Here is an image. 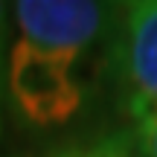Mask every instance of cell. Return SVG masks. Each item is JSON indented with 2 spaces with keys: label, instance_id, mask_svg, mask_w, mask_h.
Instances as JSON below:
<instances>
[{
  "label": "cell",
  "instance_id": "cell-6",
  "mask_svg": "<svg viewBox=\"0 0 157 157\" xmlns=\"http://www.w3.org/2000/svg\"><path fill=\"white\" fill-rule=\"evenodd\" d=\"M143 137H146L148 157H157V122H148V125H143Z\"/></svg>",
  "mask_w": 157,
  "mask_h": 157
},
{
  "label": "cell",
  "instance_id": "cell-3",
  "mask_svg": "<svg viewBox=\"0 0 157 157\" xmlns=\"http://www.w3.org/2000/svg\"><path fill=\"white\" fill-rule=\"evenodd\" d=\"M128 21V67L143 96L157 99V3L131 6Z\"/></svg>",
  "mask_w": 157,
  "mask_h": 157
},
{
  "label": "cell",
  "instance_id": "cell-4",
  "mask_svg": "<svg viewBox=\"0 0 157 157\" xmlns=\"http://www.w3.org/2000/svg\"><path fill=\"white\" fill-rule=\"evenodd\" d=\"M102 64H105V58L96 56V52H90L87 47H84L82 52H76V56L67 61V70H64L70 87H73L78 96L96 93L99 78H102Z\"/></svg>",
  "mask_w": 157,
  "mask_h": 157
},
{
  "label": "cell",
  "instance_id": "cell-2",
  "mask_svg": "<svg viewBox=\"0 0 157 157\" xmlns=\"http://www.w3.org/2000/svg\"><path fill=\"white\" fill-rule=\"evenodd\" d=\"M15 17L29 44L47 52H82L105 21V6L90 0H21Z\"/></svg>",
  "mask_w": 157,
  "mask_h": 157
},
{
  "label": "cell",
  "instance_id": "cell-7",
  "mask_svg": "<svg viewBox=\"0 0 157 157\" xmlns=\"http://www.w3.org/2000/svg\"><path fill=\"white\" fill-rule=\"evenodd\" d=\"M0 21H3V3H0Z\"/></svg>",
  "mask_w": 157,
  "mask_h": 157
},
{
  "label": "cell",
  "instance_id": "cell-1",
  "mask_svg": "<svg viewBox=\"0 0 157 157\" xmlns=\"http://www.w3.org/2000/svg\"><path fill=\"white\" fill-rule=\"evenodd\" d=\"M70 58L73 56L38 50L26 38L15 44L9 58V90L26 122L50 128V125L67 122L78 111L82 96L70 87L64 76Z\"/></svg>",
  "mask_w": 157,
  "mask_h": 157
},
{
  "label": "cell",
  "instance_id": "cell-5",
  "mask_svg": "<svg viewBox=\"0 0 157 157\" xmlns=\"http://www.w3.org/2000/svg\"><path fill=\"white\" fill-rule=\"evenodd\" d=\"M56 157H117L108 148V143L105 146H99V148H93V151H76V148H70V151H58Z\"/></svg>",
  "mask_w": 157,
  "mask_h": 157
}]
</instances>
